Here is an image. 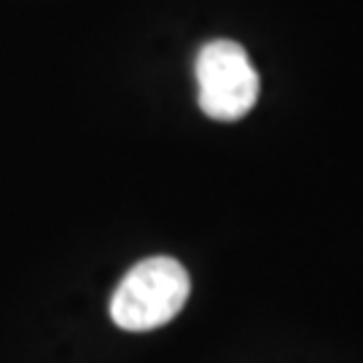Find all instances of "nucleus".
<instances>
[{
  "label": "nucleus",
  "mask_w": 363,
  "mask_h": 363,
  "mask_svg": "<svg viewBox=\"0 0 363 363\" xmlns=\"http://www.w3.org/2000/svg\"><path fill=\"white\" fill-rule=\"evenodd\" d=\"M199 108L213 121H240L259 100V73L234 40H210L196 57Z\"/></svg>",
  "instance_id": "nucleus-2"
},
{
  "label": "nucleus",
  "mask_w": 363,
  "mask_h": 363,
  "mask_svg": "<svg viewBox=\"0 0 363 363\" xmlns=\"http://www.w3.org/2000/svg\"><path fill=\"white\" fill-rule=\"evenodd\" d=\"M191 294V280L181 261L151 256L121 277L111 298V318L124 331H154L167 325Z\"/></svg>",
  "instance_id": "nucleus-1"
}]
</instances>
